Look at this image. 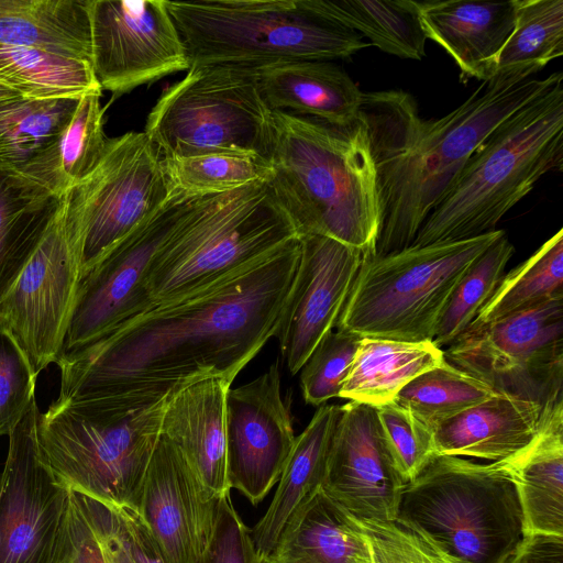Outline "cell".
<instances>
[{
    "mask_svg": "<svg viewBox=\"0 0 563 563\" xmlns=\"http://www.w3.org/2000/svg\"><path fill=\"white\" fill-rule=\"evenodd\" d=\"M274 139L267 179L298 236L322 235L375 255L382 212L365 121L336 126L272 111Z\"/></svg>",
    "mask_w": 563,
    "mask_h": 563,
    "instance_id": "3957f363",
    "label": "cell"
},
{
    "mask_svg": "<svg viewBox=\"0 0 563 563\" xmlns=\"http://www.w3.org/2000/svg\"><path fill=\"white\" fill-rule=\"evenodd\" d=\"M65 563H107L99 541L73 499L66 525Z\"/></svg>",
    "mask_w": 563,
    "mask_h": 563,
    "instance_id": "bcb514c9",
    "label": "cell"
},
{
    "mask_svg": "<svg viewBox=\"0 0 563 563\" xmlns=\"http://www.w3.org/2000/svg\"><path fill=\"white\" fill-rule=\"evenodd\" d=\"M503 234L495 230L364 258L336 329L362 338L432 342L453 289L470 265Z\"/></svg>",
    "mask_w": 563,
    "mask_h": 563,
    "instance_id": "9c48e42d",
    "label": "cell"
},
{
    "mask_svg": "<svg viewBox=\"0 0 563 563\" xmlns=\"http://www.w3.org/2000/svg\"><path fill=\"white\" fill-rule=\"evenodd\" d=\"M504 462L516 482L526 534L563 536V399L544 409L534 439Z\"/></svg>",
    "mask_w": 563,
    "mask_h": 563,
    "instance_id": "484cf974",
    "label": "cell"
},
{
    "mask_svg": "<svg viewBox=\"0 0 563 563\" xmlns=\"http://www.w3.org/2000/svg\"><path fill=\"white\" fill-rule=\"evenodd\" d=\"M82 247L59 213L0 302V323L38 375L63 353L81 279Z\"/></svg>",
    "mask_w": 563,
    "mask_h": 563,
    "instance_id": "9a60e30c",
    "label": "cell"
},
{
    "mask_svg": "<svg viewBox=\"0 0 563 563\" xmlns=\"http://www.w3.org/2000/svg\"><path fill=\"white\" fill-rule=\"evenodd\" d=\"M196 563H264L230 494L219 500L211 538Z\"/></svg>",
    "mask_w": 563,
    "mask_h": 563,
    "instance_id": "f6af8a7d",
    "label": "cell"
},
{
    "mask_svg": "<svg viewBox=\"0 0 563 563\" xmlns=\"http://www.w3.org/2000/svg\"><path fill=\"white\" fill-rule=\"evenodd\" d=\"M555 75H495L437 120L422 119L402 90L364 92L360 115L368 130L382 212L374 256L409 247L476 148Z\"/></svg>",
    "mask_w": 563,
    "mask_h": 563,
    "instance_id": "7a4b0ae2",
    "label": "cell"
},
{
    "mask_svg": "<svg viewBox=\"0 0 563 563\" xmlns=\"http://www.w3.org/2000/svg\"><path fill=\"white\" fill-rule=\"evenodd\" d=\"M443 354L496 393L547 408L563 399V297L466 329Z\"/></svg>",
    "mask_w": 563,
    "mask_h": 563,
    "instance_id": "7c38bea8",
    "label": "cell"
},
{
    "mask_svg": "<svg viewBox=\"0 0 563 563\" xmlns=\"http://www.w3.org/2000/svg\"><path fill=\"white\" fill-rule=\"evenodd\" d=\"M70 495L99 541L107 563H167L135 508L112 506L74 490Z\"/></svg>",
    "mask_w": 563,
    "mask_h": 563,
    "instance_id": "f35d334b",
    "label": "cell"
},
{
    "mask_svg": "<svg viewBox=\"0 0 563 563\" xmlns=\"http://www.w3.org/2000/svg\"><path fill=\"white\" fill-rule=\"evenodd\" d=\"M19 96H21L19 92L0 84V103Z\"/></svg>",
    "mask_w": 563,
    "mask_h": 563,
    "instance_id": "c3c4849f",
    "label": "cell"
},
{
    "mask_svg": "<svg viewBox=\"0 0 563 563\" xmlns=\"http://www.w3.org/2000/svg\"><path fill=\"white\" fill-rule=\"evenodd\" d=\"M299 240L298 267L274 333L292 375L335 327L364 261L358 250L327 236Z\"/></svg>",
    "mask_w": 563,
    "mask_h": 563,
    "instance_id": "d6986e66",
    "label": "cell"
},
{
    "mask_svg": "<svg viewBox=\"0 0 563 563\" xmlns=\"http://www.w3.org/2000/svg\"><path fill=\"white\" fill-rule=\"evenodd\" d=\"M297 236L267 180L201 195L152 261L146 276L152 306L198 292Z\"/></svg>",
    "mask_w": 563,
    "mask_h": 563,
    "instance_id": "5b68a950",
    "label": "cell"
},
{
    "mask_svg": "<svg viewBox=\"0 0 563 563\" xmlns=\"http://www.w3.org/2000/svg\"><path fill=\"white\" fill-rule=\"evenodd\" d=\"M36 378L26 353L0 323V437L9 435L35 401Z\"/></svg>",
    "mask_w": 563,
    "mask_h": 563,
    "instance_id": "b9f144b4",
    "label": "cell"
},
{
    "mask_svg": "<svg viewBox=\"0 0 563 563\" xmlns=\"http://www.w3.org/2000/svg\"><path fill=\"white\" fill-rule=\"evenodd\" d=\"M168 195L162 155L144 132L108 139L96 169L63 196L64 223L81 242L82 275Z\"/></svg>",
    "mask_w": 563,
    "mask_h": 563,
    "instance_id": "8fae6325",
    "label": "cell"
},
{
    "mask_svg": "<svg viewBox=\"0 0 563 563\" xmlns=\"http://www.w3.org/2000/svg\"><path fill=\"white\" fill-rule=\"evenodd\" d=\"M227 473L230 488L252 505L277 484L295 442L280 394L278 362L225 397Z\"/></svg>",
    "mask_w": 563,
    "mask_h": 563,
    "instance_id": "e0dca14e",
    "label": "cell"
},
{
    "mask_svg": "<svg viewBox=\"0 0 563 563\" xmlns=\"http://www.w3.org/2000/svg\"><path fill=\"white\" fill-rule=\"evenodd\" d=\"M299 258L297 236L198 292L63 353L57 399L143 405L206 377L233 383L274 336Z\"/></svg>",
    "mask_w": 563,
    "mask_h": 563,
    "instance_id": "6da1fadb",
    "label": "cell"
},
{
    "mask_svg": "<svg viewBox=\"0 0 563 563\" xmlns=\"http://www.w3.org/2000/svg\"><path fill=\"white\" fill-rule=\"evenodd\" d=\"M63 197L0 167V302L60 211Z\"/></svg>",
    "mask_w": 563,
    "mask_h": 563,
    "instance_id": "83f0119b",
    "label": "cell"
},
{
    "mask_svg": "<svg viewBox=\"0 0 563 563\" xmlns=\"http://www.w3.org/2000/svg\"><path fill=\"white\" fill-rule=\"evenodd\" d=\"M340 411L341 406L321 405L305 430L295 438L274 497L265 514L250 530L263 561L274 549L291 517L321 489Z\"/></svg>",
    "mask_w": 563,
    "mask_h": 563,
    "instance_id": "d4e9b609",
    "label": "cell"
},
{
    "mask_svg": "<svg viewBox=\"0 0 563 563\" xmlns=\"http://www.w3.org/2000/svg\"><path fill=\"white\" fill-rule=\"evenodd\" d=\"M80 98L19 96L1 102L0 167L21 172L58 136Z\"/></svg>",
    "mask_w": 563,
    "mask_h": 563,
    "instance_id": "836d02e7",
    "label": "cell"
},
{
    "mask_svg": "<svg viewBox=\"0 0 563 563\" xmlns=\"http://www.w3.org/2000/svg\"><path fill=\"white\" fill-rule=\"evenodd\" d=\"M519 0L418 1L427 38L454 59L461 79L493 77L497 56L514 31Z\"/></svg>",
    "mask_w": 563,
    "mask_h": 563,
    "instance_id": "7402d4cb",
    "label": "cell"
},
{
    "mask_svg": "<svg viewBox=\"0 0 563 563\" xmlns=\"http://www.w3.org/2000/svg\"><path fill=\"white\" fill-rule=\"evenodd\" d=\"M496 394L444 360L410 380L394 401L431 428Z\"/></svg>",
    "mask_w": 563,
    "mask_h": 563,
    "instance_id": "8d00e7d4",
    "label": "cell"
},
{
    "mask_svg": "<svg viewBox=\"0 0 563 563\" xmlns=\"http://www.w3.org/2000/svg\"><path fill=\"white\" fill-rule=\"evenodd\" d=\"M395 521L457 563H507L526 536L504 461L435 454L406 484Z\"/></svg>",
    "mask_w": 563,
    "mask_h": 563,
    "instance_id": "8992f818",
    "label": "cell"
},
{
    "mask_svg": "<svg viewBox=\"0 0 563 563\" xmlns=\"http://www.w3.org/2000/svg\"><path fill=\"white\" fill-rule=\"evenodd\" d=\"M261 95L272 111L347 126L361 111L364 92L330 62L300 60L255 67Z\"/></svg>",
    "mask_w": 563,
    "mask_h": 563,
    "instance_id": "cb8c5ba5",
    "label": "cell"
},
{
    "mask_svg": "<svg viewBox=\"0 0 563 563\" xmlns=\"http://www.w3.org/2000/svg\"><path fill=\"white\" fill-rule=\"evenodd\" d=\"M323 10L330 21L366 36L385 53L417 60L426 55L418 1L323 0Z\"/></svg>",
    "mask_w": 563,
    "mask_h": 563,
    "instance_id": "1f68e13d",
    "label": "cell"
},
{
    "mask_svg": "<svg viewBox=\"0 0 563 563\" xmlns=\"http://www.w3.org/2000/svg\"><path fill=\"white\" fill-rule=\"evenodd\" d=\"M0 45L90 62L88 0H0Z\"/></svg>",
    "mask_w": 563,
    "mask_h": 563,
    "instance_id": "f1b7e54d",
    "label": "cell"
},
{
    "mask_svg": "<svg viewBox=\"0 0 563 563\" xmlns=\"http://www.w3.org/2000/svg\"><path fill=\"white\" fill-rule=\"evenodd\" d=\"M563 161V75L499 123L430 212L411 246L472 239L501 218Z\"/></svg>",
    "mask_w": 563,
    "mask_h": 563,
    "instance_id": "277c9868",
    "label": "cell"
},
{
    "mask_svg": "<svg viewBox=\"0 0 563 563\" xmlns=\"http://www.w3.org/2000/svg\"><path fill=\"white\" fill-rule=\"evenodd\" d=\"M100 97L101 92L84 95L58 136L19 173L58 197L87 178L108 142Z\"/></svg>",
    "mask_w": 563,
    "mask_h": 563,
    "instance_id": "f546056e",
    "label": "cell"
},
{
    "mask_svg": "<svg viewBox=\"0 0 563 563\" xmlns=\"http://www.w3.org/2000/svg\"><path fill=\"white\" fill-rule=\"evenodd\" d=\"M218 504L206 497L179 450L161 433L136 510L167 563H196L211 538Z\"/></svg>",
    "mask_w": 563,
    "mask_h": 563,
    "instance_id": "ffe728a7",
    "label": "cell"
},
{
    "mask_svg": "<svg viewBox=\"0 0 563 563\" xmlns=\"http://www.w3.org/2000/svg\"><path fill=\"white\" fill-rule=\"evenodd\" d=\"M358 520L365 531L373 563H457L395 520Z\"/></svg>",
    "mask_w": 563,
    "mask_h": 563,
    "instance_id": "ee69618b",
    "label": "cell"
},
{
    "mask_svg": "<svg viewBox=\"0 0 563 563\" xmlns=\"http://www.w3.org/2000/svg\"><path fill=\"white\" fill-rule=\"evenodd\" d=\"M514 252V245L503 234L470 265L445 303L433 344L448 346L466 330L499 285Z\"/></svg>",
    "mask_w": 563,
    "mask_h": 563,
    "instance_id": "ab89813d",
    "label": "cell"
},
{
    "mask_svg": "<svg viewBox=\"0 0 563 563\" xmlns=\"http://www.w3.org/2000/svg\"><path fill=\"white\" fill-rule=\"evenodd\" d=\"M507 563H563V536L527 533Z\"/></svg>",
    "mask_w": 563,
    "mask_h": 563,
    "instance_id": "7dc6e473",
    "label": "cell"
},
{
    "mask_svg": "<svg viewBox=\"0 0 563 563\" xmlns=\"http://www.w3.org/2000/svg\"><path fill=\"white\" fill-rule=\"evenodd\" d=\"M361 340V335L340 329L331 330L320 340L300 369V387L307 404L321 406L340 396Z\"/></svg>",
    "mask_w": 563,
    "mask_h": 563,
    "instance_id": "60d3db41",
    "label": "cell"
},
{
    "mask_svg": "<svg viewBox=\"0 0 563 563\" xmlns=\"http://www.w3.org/2000/svg\"><path fill=\"white\" fill-rule=\"evenodd\" d=\"M407 482L374 406H341L321 489L362 520L394 521Z\"/></svg>",
    "mask_w": 563,
    "mask_h": 563,
    "instance_id": "ac0fdd59",
    "label": "cell"
},
{
    "mask_svg": "<svg viewBox=\"0 0 563 563\" xmlns=\"http://www.w3.org/2000/svg\"><path fill=\"white\" fill-rule=\"evenodd\" d=\"M563 297V230L560 229L528 260L504 275L466 329Z\"/></svg>",
    "mask_w": 563,
    "mask_h": 563,
    "instance_id": "e575fe53",
    "label": "cell"
},
{
    "mask_svg": "<svg viewBox=\"0 0 563 563\" xmlns=\"http://www.w3.org/2000/svg\"><path fill=\"white\" fill-rule=\"evenodd\" d=\"M376 409L395 463L408 483L435 455L432 430L395 401Z\"/></svg>",
    "mask_w": 563,
    "mask_h": 563,
    "instance_id": "7bdbcfd3",
    "label": "cell"
},
{
    "mask_svg": "<svg viewBox=\"0 0 563 563\" xmlns=\"http://www.w3.org/2000/svg\"><path fill=\"white\" fill-rule=\"evenodd\" d=\"M443 361V349L431 341L362 338L339 397L374 407L391 402L410 380Z\"/></svg>",
    "mask_w": 563,
    "mask_h": 563,
    "instance_id": "4dcf8cb0",
    "label": "cell"
},
{
    "mask_svg": "<svg viewBox=\"0 0 563 563\" xmlns=\"http://www.w3.org/2000/svg\"><path fill=\"white\" fill-rule=\"evenodd\" d=\"M169 189L191 195L219 194L267 180L269 161L249 152H217L188 157H162Z\"/></svg>",
    "mask_w": 563,
    "mask_h": 563,
    "instance_id": "74e56055",
    "label": "cell"
},
{
    "mask_svg": "<svg viewBox=\"0 0 563 563\" xmlns=\"http://www.w3.org/2000/svg\"><path fill=\"white\" fill-rule=\"evenodd\" d=\"M264 563H373L360 520L319 489L283 530Z\"/></svg>",
    "mask_w": 563,
    "mask_h": 563,
    "instance_id": "4316f807",
    "label": "cell"
},
{
    "mask_svg": "<svg viewBox=\"0 0 563 563\" xmlns=\"http://www.w3.org/2000/svg\"><path fill=\"white\" fill-rule=\"evenodd\" d=\"M190 67L349 58L371 46L328 19L323 0L166 1Z\"/></svg>",
    "mask_w": 563,
    "mask_h": 563,
    "instance_id": "52a82bcc",
    "label": "cell"
},
{
    "mask_svg": "<svg viewBox=\"0 0 563 563\" xmlns=\"http://www.w3.org/2000/svg\"><path fill=\"white\" fill-rule=\"evenodd\" d=\"M36 400L9 434L0 478V563H65L70 489L43 460Z\"/></svg>",
    "mask_w": 563,
    "mask_h": 563,
    "instance_id": "5bb4252c",
    "label": "cell"
},
{
    "mask_svg": "<svg viewBox=\"0 0 563 563\" xmlns=\"http://www.w3.org/2000/svg\"><path fill=\"white\" fill-rule=\"evenodd\" d=\"M90 65L114 97L190 68L166 0H88Z\"/></svg>",
    "mask_w": 563,
    "mask_h": 563,
    "instance_id": "2e32d148",
    "label": "cell"
},
{
    "mask_svg": "<svg viewBox=\"0 0 563 563\" xmlns=\"http://www.w3.org/2000/svg\"><path fill=\"white\" fill-rule=\"evenodd\" d=\"M0 84L33 99L102 91L90 62L27 46L0 45Z\"/></svg>",
    "mask_w": 563,
    "mask_h": 563,
    "instance_id": "d6a6232c",
    "label": "cell"
},
{
    "mask_svg": "<svg viewBox=\"0 0 563 563\" xmlns=\"http://www.w3.org/2000/svg\"><path fill=\"white\" fill-rule=\"evenodd\" d=\"M168 395L143 405L56 399L37 417L41 455L70 490L137 509Z\"/></svg>",
    "mask_w": 563,
    "mask_h": 563,
    "instance_id": "ba28073f",
    "label": "cell"
},
{
    "mask_svg": "<svg viewBox=\"0 0 563 563\" xmlns=\"http://www.w3.org/2000/svg\"><path fill=\"white\" fill-rule=\"evenodd\" d=\"M229 380L206 377L172 390L161 433L179 450L206 497L230 494L227 473L225 397Z\"/></svg>",
    "mask_w": 563,
    "mask_h": 563,
    "instance_id": "44dd1931",
    "label": "cell"
},
{
    "mask_svg": "<svg viewBox=\"0 0 563 563\" xmlns=\"http://www.w3.org/2000/svg\"><path fill=\"white\" fill-rule=\"evenodd\" d=\"M544 409L536 401L497 393L433 424L435 454L490 462L511 459L534 439Z\"/></svg>",
    "mask_w": 563,
    "mask_h": 563,
    "instance_id": "603a6c76",
    "label": "cell"
},
{
    "mask_svg": "<svg viewBox=\"0 0 563 563\" xmlns=\"http://www.w3.org/2000/svg\"><path fill=\"white\" fill-rule=\"evenodd\" d=\"M144 133L164 158L249 152L269 161L273 114L255 67L194 66L161 93Z\"/></svg>",
    "mask_w": 563,
    "mask_h": 563,
    "instance_id": "30bf717a",
    "label": "cell"
},
{
    "mask_svg": "<svg viewBox=\"0 0 563 563\" xmlns=\"http://www.w3.org/2000/svg\"><path fill=\"white\" fill-rule=\"evenodd\" d=\"M199 196L169 189L148 219L81 276L63 353L79 350L153 309L146 288L152 261Z\"/></svg>",
    "mask_w": 563,
    "mask_h": 563,
    "instance_id": "4fadbf2b",
    "label": "cell"
},
{
    "mask_svg": "<svg viewBox=\"0 0 563 563\" xmlns=\"http://www.w3.org/2000/svg\"><path fill=\"white\" fill-rule=\"evenodd\" d=\"M563 54V0H519L514 31L494 75L532 77Z\"/></svg>",
    "mask_w": 563,
    "mask_h": 563,
    "instance_id": "d590c367",
    "label": "cell"
}]
</instances>
